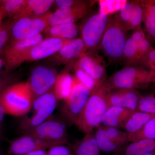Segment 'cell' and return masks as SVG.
<instances>
[{
  "mask_svg": "<svg viewBox=\"0 0 155 155\" xmlns=\"http://www.w3.org/2000/svg\"><path fill=\"white\" fill-rule=\"evenodd\" d=\"M107 80L92 91L75 124L81 131L87 134L101 125L103 116L109 108L108 99L111 91Z\"/></svg>",
  "mask_w": 155,
  "mask_h": 155,
  "instance_id": "obj_1",
  "label": "cell"
},
{
  "mask_svg": "<svg viewBox=\"0 0 155 155\" xmlns=\"http://www.w3.org/2000/svg\"><path fill=\"white\" fill-rule=\"evenodd\" d=\"M33 101L28 82L13 84L0 96V104L5 114L13 116L26 115L31 109Z\"/></svg>",
  "mask_w": 155,
  "mask_h": 155,
  "instance_id": "obj_2",
  "label": "cell"
},
{
  "mask_svg": "<svg viewBox=\"0 0 155 155\" xmlns=\"http://www.w3.org/2000/svg\"><path fill=\"white\" fill-rule=\"evenodd\" d=\"M127 32L119 20L118 13L110 16L101 49L110 62L122 61L127 39Z\"/></svg>",
  "mask_w": 155,
  "mask_h": 155,
  "instance_id": "obj_3",
  "label": "cell"
},
{
  "mask_svg": "<svg viewBox=\"0 0 155 155\" xmlns=\"http://www.w3.org/2000/svg\"><path fill=\"white\" fill-rule=\"evenodd\" d=\"M111 90L118 89L137 90L152 83V71L139 66L124 67L107 80Z\"/></svg>",
  "mask_w": 155,
  "mask_h": 155,
  "instance_id": "obj_4",
  "label": "cell"
},
{
  "mask_svg": "<svg viewBox=\"0 0 155 155\" xmlns=\"http://www.w3.org/2000/svg\"><path fill=\"white\" fill-rule=\"evenodd\" d=\"M110 17L98 12L89 16L84 21L81 27V38L86 47V53H98L101 50Z\"/></svg>",
  "mask_w": 155,
  "mask_h": 155,
  "instance_id": "obj_5",
  "label": "cell"
},
{
  "mask_svg": "<svg viewBox=\"0 0 155 155\" xmlns=\"http://www.w3.org/2000/svg\"><path fill=\"white\" fill-rule=\"evenodd\" d=\"M57 99L51 93L48 92L34 100L29 111L31 115L26 116L20 124V128L26 131L32 129L47 120L55 110Z\"/></svg>",
  "mask_w": 155,
  "mask_h": 155,
  "instance_id": "obj_6",
  "label": "cell"
},
{
  "mask_svg": "<svg viewBox=\"0 0 155 155\" xmlns=\"http://www.w3.org/2000/svg\"><path fill=\"white\" fill-rule=\"evenodd\" d=\"M91 91L73 76L72 89L65 101L63 114L69 123L75 124L87 102Z\"/></svg>",
  "mask_w": 155,
  "mask_h": 155,
  "instance_id": "obj_7",
  "label": "cell"
},
{
  "mask_svg": "<svg viewBox=\"0 0 155 155\" xmlns=\"http://www.w3.org/2000/svg\"><path fill=\"white\" fill-rule=\"evenodd\" d=\"M26 135L31 136L43 141L65 145L67 143V129L61 121L47 119L30 130L25 131Z\"/></svg>",
  "mask_w": 155,
  "mask_h": 155,
  "instance_id": "obj_8",
  "label": "cell"
},
{
  "mask_svg": "<svg viewBox=\"0 0 155 155\" xmlns=\"http://www.w3.org/2000/svg\"><path fill=\"white\" fill-rule=\"evenodd\" d=\"M97 2V1H83L72 8L58 9L54 13H47L43 16L47 21L48 27L64 23H75L88 15Z\"/></svg>",
  "mask_w": 155,
  "mask_h": 155,
  "instance_id": "obj_9",
  "label": "cell"
},
{
  "mask_svg": "<svg viewBox=\"0 0 155 155\" xmlns=\"http://www.w3.org/2000/svg\"><path fill=\"white\" fill-rule=\"evenodd\" d=\"M96 129L95 137L104 152L116 151L129 142L127 134L119 128L101 125Z\"/></svg>",
  "mask_w": 155,
  "mask_h": 155,
  "instance_id": "obj_10",
  "label": "cell"
},
{
  "mask_svg": "<svg viewBox=\"0 0 155 155\" xmlns=\"http://www.w3.org/2000/svg\"><path fill=\"white\" fill-rule=\"evenodd\" d=\"M71 39L50 37L26 51L18 59L16 68L25 62L38 61L58 52Z\"/></svg>",
  "mask_w": 155,
  "mask_h": 155,
  "instance_id": "obj_11",
  "label": "cell"
},
{
  "mask_svg": "<svg viewBox=\"0 0 155 155\" xmlns=\"http://www.w3.org/2000/svg\"><path fill=\"white\" fill-rule=\"evenodd\" d=\"M43 40L41 33L31 38L24 40H11L3 51V60L5 71H9L16 68L18 59L26 51Z\"/></svg>",
  "mask_w": 155,
  "mask_h": 155,
  "instance_id": "obj_12",
  "label": "cell"
},
{
  "mask_svg": "<svg viewBox=\"0 0 155 155\" xmlns=\"http://www.w3.org/2000/svg\"><path fill=\"white\" fill-rule=\"evenodd\" d=\"M48 27L47 21L43 16L24 17L14 20L11 29L12 40L31 38L41 34Z\"/></svg>",
  "mask_w": 155,
  "mask_h": 155,
  "instance_id": "obj_13",
  "label": "cell"
},
{
  "mask_svg": "<svg viewBox=\"0 0 155 155\" xmlns=\"http://www.w3.org/2000/svg\"><path fill=\"white\" fill-rule=\"evenodd\" d=\"M95 81L97 85L107 80L106 64L98 53H86L77 60L75 64Z\"/></svg>",
  "mask_w": 155,
  "mask_h": 155,
  "instance_id": "obj_14",
  "label": "cell"
},
{
  "mask_svg": "<svg viewBox=\"0 0 155 155\" xmlns=\"http://www.w3.org/2000/svg\"><path fill=\"white\" fill-rule=\"evenodd\" d=\"M57 77L52 70L43 66H39L34 69L28 82L34 100L48 93L54 86Z\"/></svg>",
  "mask_w": 155,
  "mask_h": 155,
  "instance_id": "obj_15",
  "label": "cell"
},
{
  "mask_svg": "<svg viewBox=\"0 0 155 155\" xmlns=\"http://www.w3.org/2000/svg\"><path fill=\"white\" fill-rule=\"evenodd\" d=\"M153 49L147 38L139 41L127 38L122 59L124 67L138 66Z\"/></svg>",
  "mask_w": 155,
  "mask_h": 155,
  "instance_id": "obj_16",
  "label": "cell"
},
{
  "mask_svg": "<svg viewBox=\"0 0 155 155\" xmlns=\"http://www.w3.org/2000/svg\"><path fill=\"white\" fill-rule=\"evenodd\" d=\"M119 20L126 31L143 30L142 7L140 1H127L119 12Z\"/></svg>",
  "mask_w": 155,
  "mask_h": 155,
  "instance_id": "obj_17",
  "label": "cell"
},
{
  "mask_svg": "<svg viewBox=\"0 0 155 155\" xmlns=\"http://www.w3.org/2000/svg\"><path fill=\"white\" fill-rule=\"evenodd\" d=\"M141 97L137 90L118 89L111 91L108 99L109 108L119 107L136 111Z\"/></svg>",
  "mask_w": 155,
  "mask_h": 155,
  "instance_id": "obj_18",
  "label": "cell"
},
{
  "mask_svg": "<svg viewBox=\"0 0 155 155\" xmlns=\"http://www.w3.org/2000/svg\"><path fill=\"white\" fill-rule=\"evenodd\" d=\"M57 143L43 141L34 137L25 135L15 140L11 143L9 153L11 155H22L27 153L38 150H48Z\"/></svg>",
  "mask_w": 155,
  "mask_h": 155,
  "instance_id": "obj_19",
  "label": "cell"
},
{
  "mask_svg": "<svg viewBox=\"0 0 155 155\" xmlns=\"http://www.w3.org/2000/svg\"><path fill=\"white\" fill-rule=\"evenodd\" d=\"M134 112L119 107H110L103 116L102 124L105 126L123 129L126 121Z\"/></svg>",
  "mask_w": 155,
  "mask_h": 155,
  "instance_id": "obj_20",
  "label": "cell"
},
{
  "mask_svg": "<svg viewBox=\"0 0 155 155\" xmlns=\"http://www.w3.org/2000/svg\"><path fill=\"white\" fill-rule=\"evenodd\" d=\"M86 52V47L82 39L77 38L70 40L58 53L61 61L66 64L77 61Z\"/></svg>",
  "mask_w": 155,
  "mask_h": 155,
  "instance_id": "obj_21",
  "label": "cell"
},
{
  "mask_svg": "<svg viewBox=\"0 0 155 155\" xmlns=\"http://www.w3.org/2000/svg\"><path fill=\"white\" fill-rule=\"evenodd\" d=\"M54 1L52 0H29L22 11L13 17L15 20L24 17H38L47 12Z\"/></svg>",
  "mask_w": 155,
  "mask_h": 155,
  "instance_id": "obj_22",
  "label": "cell"
},
{
  "mask_svg": "<svg viewBox=\"0 0 155 155\" xmlns=\"http://www.w3.org/2000/svg\"><path fill=\"white\" fill-rule=\"evenodd\" d=\"M155 117V114L136 111L127 119L123 129L128 136L132 135L139 131L149 121Z\"/></svg>",
  "mask_w": 155,
  "mask_h": 155,
  "instance_id": "obj_23",
  "label": "cell"
},
{
  "mask_svg": "<svg viewBox=\"0 0 155 155\" xmlns=\"http://www.w3.org/2000/svg\"><path fill=\"white\" fill-rule=\"evenodd\" d=\"M73 76L69 72H63L57 76L54 85V94L57 100L66 101L71 92Z\"/></svg>",
  "mask_w": 155,
  "mask_h": 155,
  "instance_id": "obj_24",
  "label": "cell"
},
{
  "mask_svg": "<svg viewBox=\"0 0 155 155\" xmlns=\"http://www.w3.org/2000/svg\"><path fill=\"white\" fill-rule=\"evenodd\" d=\"M45 31L51 37L65 39L75 38L78 34V29L75 23H64L49 26Z\"/></svg>",
  "mask_w": 155,
  "mask_h": 155,
  "instance_id": "obj_25",
  "label": "cell"
},
{
  "mask_svg": "<svg viewBox=\"0 0 155 155\" xmlns=\"http://www.w3.org/2000/svg\"><path fill=\"white\" fill-rule=\"evenodd\" d=\"M99 147L94 133L86 134L84 137L76 146L74 150V155H100Z\"/></svg>",
  "mask_w": 155,
  "mask_h": 155,
  "instance_id": "obj_26",
  "label": "cell"
},
{
  "mask_svg": "<svg viewBox=\"0 0 155 155\" xmlns=\"http://www.w3.org/2000/svg\"><path fill=\"white\" fill-rule=\"evenodd\" d=\"M142 7V22L150 38L155 39V5L151 0L140 1Z\"/></svg>",
  "mask_w": 155,
  "mask_h": 155,
  "instance_id": "obj_27",
  "label": "cell"
},
{
  "mask_svg": "<svg viewBox=\"0 0 155 155\" xmlns=\"http://www.w3.org/2000/svg\"><path fill=\"white\" fill-rule=\"evenodd\" d=\"M155 151V140L143 139L127 146L124 155H143Z\"/></svg>",
  "mask_w": 155,
  "mask_h": 155,
  "instance_id": "obj_28",
  "label": "cell"
},
{
  "mask_svg": "<svg viewBox=\"0 0 155 155\" xmlns=\"http://www.w3.org/2000/svg\"><path fill=\"white\" fill-rule=\"evenodd\" d=\"M26 0H0V11L4 18H13L25 7Z\"/></svg>",
  "mask_w": 155,
  "mask_h": 155,
  "instance_id": "obj_29",
  "label": "cell"
},
{
  "mask_svg": "<svg viewBox=\"0 0 155 155\" xmlns=\"http://www.w3.org/2000/svg\"><path fill=\"white\" fill-rule=\"evenodd\" d=\"M127 0H99V13L107 16L119 12L125 6Z\"/></svg>",
  "mask_w": 155,
  "mask_h": 155,
  "instance_id": "obj_30",
  "label": "cell"
},
{
  "mask_svg": "<svg viewBox=\"0 0 155 155\" xmlns=\"http://www.w3.org/2000/svg\"><path fill=\"white\" fill-rule=\"evenodd\" d=\"M128 136L129 142H131L143 139L155 140V117L149 121L138 132Z\"/></svg>",
  "mask_w": 155,
  "mask_h": 155,
  "instance_id": "obj_31",
  "label": "cell"
},
{
  "mask_svg": "<svg viewBox=\"0 0 155 155\" xmlns=\"http://www.w3.org/2000/svg\"><path fill=\"white\" fill-rule=\"evenodd\" d=\"M74 77L81 84L89 90L91 92L97 86V83L86 72L74 65Z\"/></svg>",
  "mask_w": 155,
  "mask_h": 155,
  "instance_id": "obj_32",
  "label": "cell"
},
{
  "mask_svg": "<svg viewBox=\"0 0 155 155\" xmlns=\"http://www.w3.org/2000/svg\"><path fill=\"white\" fill-rule=\"evenodd\" d=\"M14 22V19L10 18L2 23L0 26V51L7 45L11 35V29Z\"/></svg>",
  "mask_w": 155,
  "mask_h": 155,
  "instance_id": "obj_33",
  "label": "cell"
},
{
  "mask_svg": "<svg viewBox=\"0 0 155 155\" xmlns=\"http://www.w3.org/2000/svg\"><path fill=\"white\" fill-rule=\"evenodd\" d=\"M136 111L155 114V94L142 96Z\"/></svg>",
  "mask_w": 155,
  "mask_h": 155,
  "instance_id": "obj_34",
  "label": "cell"
},
{
  "mask_svg": "<svg viewBox=\"0 0 155 155\" xmlns=\"http://www.w3.org/2000/svg\"><path fill=\"white\" fill-rule=\"evenodd\" d=\"M137 66L155 72V48L152 50Z\"/></svg>",
  "mask_w": 155,
  "mask_h": 155,
  "instance_id": "obj_35",
  "label": "cell"
},
{
  "mask_svg": "<svg viewBox=\"0 0 155 155\" xmlns=\"http://www.w3.org/2000/svg\"><path fill=\"white\" fill-rule=\"evenodd\" d=\"M47 155H74L65 145H58L48 150Z\"/></svg>",
  "mask_w": 155,
  "mask_h": 155,
  "instance_id": "obj_36",
  "label": "cell"
},
{
  "mask_svg": "<svg viewBox=\"0 0 155 155\" xmlns=\"http://www.w3.org/2000/svg\"><path fill=\"white\" fill-rule=\"evenodd\" d=\"M83 2V1L75 0H57L54 2L59 9H66L77 5Z\"/></svg>",
  "mask_w": 155,
  "mask_h": 155,
  "instance_id": "obj_37",
  "label": "cell"
},
{
  "mask_svg": "<svg viewBox=\"0 0 155 155\" xmlns=\"http://www.w3.org/2000/svg\"><path fill=\"white\" fill-rule=\"evenodd\" d=\"M10 78L7 76L2 77L0 76V96L8 87L12 84H11Z\"/></svg>",
  "mask_w": 155,
  "mask_h": 155,
  "instance_id": "obj_38",
  "label": "cell"
},
{
  "mask_svg": "<svg viewBox=\"0 0 155 155\" xmlns=\"http://www.w3.org/2000/svg\"><path fill=\"white\" fill-rule=\"evenodd\" d=\"M22 155H47V152L45 150H38L31 152Z\"/></svg>",
  "mask_w": 155,
  "mask_h": 155,
  "instance_id": "obj_39",
  "label": "cell"
},
{
  "mask_svg": "<svg viewBox=\"0 0 155 155\" xmlns=\"http://www.w3.org/2000/svg\"><path fill=\"white\" fill-rule=\"evenodd\" d=\"M5 112L4 108L0 104V125L2 124V122L3 121V119H4L5 115Z\"/></svg>",
  "mask_w": 155,
  "mask_h": 155,
  "instance_id": "obj_40",
  "label": "cell"
},
{
  "mask_svg": "<svg viewBox=\"0 0 155 155\" xmlns=\"http://www.w3.org/2000/svg\"><path fill=\"white\" fill-rule=\"evenodd\" d=\"M4 60L3 57L0 55V72L2 70V68L4 66Z\"/></svg>",
  "mask_w": 155,
  "mask_h": 155,
  "instance_id": "obj_41",
  "label": "cell"
},
{
  "mask_svg": "<svg viewBox=\"0 0 155 155\" xmlns=\"http://www.w3.org/2000/svg\"><path fill=\"white\" fill-rule=\"evenodd\" d=\"M4 18L2 14V12L0 11V26H1L2 23V21L3 19H4Z\"/></svg>",
  "mask_w": 155,
  "mask_h": 155,
  "instance_id": "obj_42",
  "label": "cell"
},
{
  "mask_svg": "<svg viewBox=\"0 0 155 155\" xmlns=\"http://www.w3.org/2000/svg\"><path fill=\"white\" fill-rule=\"evenodd\" d=\"M152 72V83H155V72Z\"/></svg>",
  "mask_w": 155,
  "mask_h": 155,
  "instance_id": "obj_43",
  "label": "cell"
},
{
  "mask_svg": "<svg viewBox=\"0 0 155 155\" xmlns=\"http://www.w3.org/2000/svg\"><path fill=\"white\" fill-rule=\"evenodd\" d=\"M143 155H155V151L153 152L148 153Z\"/></svg>",
  "mask_w": 155,
  "mask_h": 155,
  "instance_id": "obj_44",
  "label": "cell"
},
{
  "mask_svg": "<svg viewBox=\"0 0 155 155\" xmlns=\"http://www.w3.org/2000/svg\"><path fill=\"white\" fill-rule=\"evenodd\" d=\"M151 2L155 5V0H151Z\"/></svg>",
  "mask_w": 155,
  "mask_h": 155,
  "instance_id": "obj_45",
  "label": "cell"
}]
</instances>
